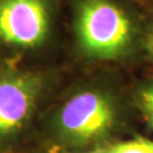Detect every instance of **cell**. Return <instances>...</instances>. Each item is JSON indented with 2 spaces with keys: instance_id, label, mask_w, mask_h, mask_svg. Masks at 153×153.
Listing matches in <instances>:
<instances>
[{
  "instance_id": "4",
  "label": "cell",
  "mask_w": 153,
  "mask_h": 153,
  "mask_svg": "<svg viewBox=\"0 0 153 153\" xmlns=\"http://www.w3.org/2000/svg\"><path fill=\"white\" fill-rule=\"evenodd\" d=\"M66 43V0H0V60L41 65Z\"/></svg>"
},
{
  "instance_id": "1",
  "label": "cell",
  "mask_w": 153,
  "mask_h": 153,
  "mask_svg": "<svg viewBox=\"0 0 153 153\" xmlns=\"http://www.w3.org/2000/svg\"><path fill=\"white\" fill-rule=\"evenodd\" d=\"M138 121L120 71H82L45 108L33 140L49 153H88L133 135Z\"/></svg>"
},
{
  "instance_id": "8",
  "label": "cell",
  "mask_w": 153,
  "mask_h": 153,
  "mask_svg": "<svg viewBox=\"0 0 153 153\" xmlns=\"http://www.w3.org/2000/svg\"><path fill=\"white\" fill-rule=\"evenodd\" d=\"M150 1H153V0H150Z\"/></svg>"
},
{
  "instance_id": "5",
  "label": "cell",
  "mask_w": 153,
  "mask_h": 153,
  "mask_svg": "<svg viewBox=\"0 0 153 153\" xmlns=\"http://www.w3.org/2000/svg\"><path fill=\"white\" fill-rule=\"evenodd\" d=\"M131 95L133 104L140 119L146 128L153 133V74H145L141 78L131 82Z\"/></svg>"
},
{
  "instance_id": "7",
  "label": "cell",
  "mask_w": 153,
  "mask_h": 153,
  "mask_svg": "<svg viewBox=\"0 0 153 153\" xmlns=\"http://www.w3.org/2000/svg\"><path fill=\"white\" fill-rule=\"evenodd\" d=\"M145 10V32L143 43V67L153 74V1L141 0Z\"/></svg>"
},
{
  "instance_id": "3",
  "label": "cell",
  "mask_w": 153,
  "mask_h": 153,
  "mask_svg": "<svg viewBox=\"0 0 153 153\" xmlns=\"http://www.w3.org/2000/svg\"><path fill=\"white\" fill-rule=\"evenodd\" d=\"M64 71L55 64L0 60V153L32 140L40 117L62 88Z\"/></svg>"
},
{
  "instance_id": "6",
  "label": "cell",
  "mask_w": 153,
  "mask_h": 153,
  "mask_svg": "<svg viewBox=\"0 0 153 153\" xmlns=\"http://www.w3.org/2000/svg\"><path fill=\"white\" fill-rule=\"evenodd\" d=\"M88 153H153V140L140 134H133Z\"/></svg>"
},
{
  "instance_id": "2",
  "label": "cell",
  "mask_w": 153,
  "mask_h": 153,
  "mask_svg": "<svg viewBox=\"0 0 153 153\" xmlns=\"http://www.w3.org/2000/svg\"><path fill=\"white\" fill-rule=\"evenodd\" d=\"M141 0H66V44L81 71L143 67Z\"/></svg>"
}]
</instances>
